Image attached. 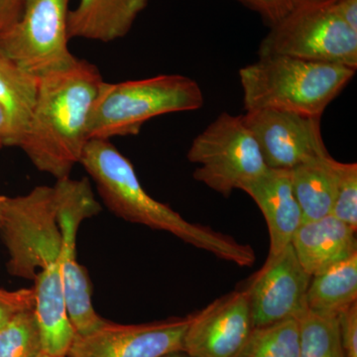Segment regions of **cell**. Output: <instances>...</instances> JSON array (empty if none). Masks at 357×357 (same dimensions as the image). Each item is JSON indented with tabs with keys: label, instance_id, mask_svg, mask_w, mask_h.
<instances>
[{
	"label": "cell",
	"instance_id": "cell-21",
	"mask_svg": "<svg viewBox=\"0 0 357 357\" xmlns=\"http://www.w3.org/2000/svg\"><path fill=\"white\" fill-rule=\"evenodd\" d=\"M299 357H344L340 344L337 317L307 311L299 319Z\"/></svg>",
	"mask_w": 357,
	"mask_h": 357
},
{
	"label": "cell",
	"instance_id": "cell-5",
	"mask_svg": "<svg viewBox=\"0 0 357 357\" xmlns=\"http://www.w3.org/2000/svg\"><path fill=\"white\" fill-rule=\"evenodd\" d=\"M204 102L199 84L182 75H159L115 84L103 81L89 115V140L138 135L142 126L155 117L194 112Z\"/></svg>",
	"mask_w": 357,
	"mask_h": 357
},
{
	"label": "cell",
	"instance_id": "cell-25",
	"mask_svg": "<svg viewBox=\"0 0 357 357\" xmlns=\"http://www.w3.org/2000/svg\"><path fill=\"white\" fill-rule=\"evenodd\" d=\"M344 357H357V303L337 316Z\"/></svg>",
	"mask_w": 357,
	"mask_h": 357
},
{
	"label": "cell",
	"instance_id": "cell-3",
	"mask_svg": "<svg viewBox=\"0 0 357 357\" xmlns=\"http://www.w3.org/2000/svg\"><path fill=\"white\" fill-rule=\"evenodd\" d=\"M79 164L95 182L103 204L116 217L168 232L237 266L255 264V252L249 244L206 225L188 222L168 204L150 196L141 185L132 163L110 140H89Z\"/></svg>",
	"mask_w": 357,
	"mask_h": 357
},
{
	"label": "cell",
	"instance_id": "cell-14",
	"mask_svg": "<svg viewBox=\"0 0 357 357\" xmlns=\"http://www.w3.org/2000/svg\"><path fill=\"white\" fill-rule=\"evenodd\" d=\"M241 191L255 202L266 220L270 236L268 257L279 255L292 243L294 234L303 222L290 170L268 168Z\"/></svg>",
	"mask_w": 357,
	"mask_h": 357
},
{
	"label": "cell",
	"instance_id": "cell-30",
	"mask_svg": "<svg viewBox=\"0 0 357 357\" xmlns=\"http://www.w3.org/2000/svg\"><path fill=\"white\" fill-rule=\"evenodd\" d=\"M162 357H191L188 356L187 354H185L184 351H178V352H173V354H167V356H164Z\"/></svg>",
	"mask_w": 357,
	"mask_h": 357
},
{
	"label": "cell",
	"instance_id": "cell-24",
	"mask_svg": "<svg viewBox=\"0 0 357 357\" xmlns=\"http://www.w3.org/2000/svg\"><path fill=\"white\" fill-rule=\"evenodd\" d=\"M33 288L9 291L0 288V328L18 312L34 310Z\"/></svg>",
	"mask_w": 357,
	"mask_h": 357
},
{
	"label": "cell",
	"instance_id": "cell-12",
	"mask_svg": "<svg viewBox=\"0 0 357 357\" xmlns=\"http://www.w3.org/2000/svg\"><path fill=\"white\" fill-rule=\"evenodd\" d=\"M312 276L305 271L292 244L267 257L245 290L253 328L299 319L307 311V292Z\"/></svg>",
	"mask_w": 357,
	"mask_h": 357
},
{
	"label": "cell",
	"instance_id": "cell-9",
	"mask_svg": "<svg viewBox=\"0 0 357 357\" xmlns=\"http://www.w3.org/2000/svg\"><path fill=\"white\" fill-rule=\"evenodd\" d=\"M70 0H24L20 17L0 32V51L35 77L66 69L77 57L69 49Z\"/></svg>",
	"mask_w": 357,
	"mask_h": 357
},
{
	"label": "cell",
	"instance_id": "cell-11",
	"mask_svg": "<svg viewBox=\"0 0 357 357\" xmlns=\"http://www.w3.org/2000/svg\"><path fill=\"white\" fill-rule=\"evenodd\" d=\"M243 117L268 168L292 170L304 162L331 155L321 135V116L256 109Z\"/></svg>",
	"mask_w": 357,
	"mask_h": 357
},
{
	"label": "cell",
	"instance_id": "cell-22",
	"mask_svg": "<svg viewBox=\"0 0 357 357\" xmlns=\"http://www.w3.org/2000/svg\"><path fill=\"white\" fill-rule=\"evenodd\" d=\"M41 352L34 310L18 312L0 328V357H37Z\"/></svg>",
	"mask_w": 357,
	"mask_h": 357
},
{
	"label": "cell",
	"instance_id": "cell-15",
	"mask_svg": "<svg viewBox=\"0 0 357 357\" xmlns=\"http://www.w3.org/2000/svg\"><path fill=\"white\" fill-rule=\"evenodd\" d=\"M291 244L301 265L312 277L357 253L356 230L328 215L301 223Z\"/></svg>",
	"mask_w": 357,
	"mask_h": 357
},
{
	"label": "cell",
	"instance_id": "cell-23",
	"mask_svg": "<svg viewBox=\"0 0 357 357\" xmlns=\"http://www.w3.org/2000/svg\"><path fill=\"white\" fill-rule=\"evenodd\" d=\"M357 230V164L335 163V189L332 213Z\"/></svg>",
	"mask_w": 357,
	"mask_h": 357
},
{
	"label": "cell",
	"instance_id": "cell-26",
	"mask_svg": "<svg viewBox=\"0 0 357 357\" xmlns=\"http://www.w3.org/2000/svg\"><path fill=\"white\" fill-rule=\"evenodd\" d=\"M259 14L268 25L272 26L290 10L295 0H236Z\"/></svg>",
	"mask_w": 357,
	"mask_h": 357
},
{
	"label": "cell",
	"instance_id": "cell-27",
	"mask_svg": "<svg viewBox=\"0 0 357 357\" xmlns=\"http://www.w3.org/2000/svg\"><path fill=\"white\" fill-rule=\"evenodd\" d=\"M24 0H0V32L20 17Z\"/></svg>",
	"mask_w": 357,
	"mask_h": 357
},
{
	"label": "cell",
	"instance_id": "cell-19",
	"mask_svg": "<svg viewBox=\"0 0 357 357\" xmlns=\"http://www.w3.org/2000/svg\"><path fill=\"white\" fill-rule=\"evenodd\" d=\"M38 77L27 74L0 51V105L9 123L7 147H18L29 121Z\"/></svg>",
	"mask_w": 357,
	"mask_h": 357
},
{
	"label": "cell",
	"instance_id": "cell-16",
	"mask_svg": "<svg viewBox=\"0 0 357 357\" xmlns=\"http://www.w3.org/2000/svg\"><path fill=\"white\" fill-rule=\"evenodd\" d=\"M150 0H79L70 10V39L109 43L123 38Z\"/></svg>",
	"mask_w": 357,
	"mask_h": 357
},
{
	"label": "cell",
	"instance_id": "cell-18",
	"mask_svg": "<svg viewBox=\"0 0 357 357\" xmlns=\"http://www.w3.org/2000/svg\"><path fill=\"white\" fill-rule=\"evenodd\" d=\"M307 311L337 317L357 303V253L312 277L307 292Z\"/></svg>",
	"mask_w": 357,
	"mask_h": 357
},
{
	"label": "cell",
	"instance_id": "cell-10",
	"mask_svg": "<svg viewBox=\"0 0 357 357\" xmlns=\"http://www.w3.org/2000/svg\"><path fill=\"white\" fill-rule=\"evenodd\" d=\"M191 314L139 325L105 321L93 332L76 335L66 357H162L183 351Z\"/></svg>",
	"mask_w": 357,
	"mask_h": 357
},
{
	"label": "cell",
	"instance_id": "cell-8",
	"mask_svg": "<svg viewBox=\"0 0 357 357\" xmlns=\"http://www.w3.org/2000/svg\"><path fill=\"white\" fill-rule=\"evenodd\" d=\"M57 220L61 230L60 262L66 305L76 335L93 332L105 323L93 305V287L88 271L77 257V236L84 220L98 215L102 206L86 178H59L55 185Z\"/></svg>",
	"mask_w": 357,
	"mask_h": 357
},
{
	"label": "cell",
	"instance_id": "cell-4",
	"mask_svg": "<svg viewBox=\"0 0 357 357\" xmlns=\"http://www.w3.org/2000/svg\"><path fill=\"white\" fill-rule=\"evenodd\" d=\"M356 72L331 63L283 55L259 56L256 62L239 70L244 109L321 117Z\"/></svg>",
	"mask_w": 357,
	"mask_h": 357
},
{
	"label": "cell",
	"instance_id": "cell-29",
	"mask_svg": "<svg viewBox=\"0 0 357 357\" xmlns=\"http://www.w3.org/2000/svg\"><path fill=\"white\" fill-rule=\"evenodd\" d=\"M9 138L8 117L6 109L0 105V149L7 147Z\"/></svg>",
	"mask_w": 357,
	"mask_h": 357
},
{
	"label": "cell",
	"instance_id": "cell-7",
	"mask_svg": "<svg viewBox=\"0 0 357 357\" xmlns=\"http://www.w3.org/2000/svg\"><path fill=\"white\" fill-rule=\"evenodd\" d=\"M187 159L197 164L192 177L229 198L234 190L266 172L268 167L243 115L222 112L192 140Z\"/></svg>",
	"mask_w": 357,
	"mask_h": 357
},
{
	"label": "cell",
	"instance_id": "cell-13",
	"mask_svg": "<svg viewBox=\"0 0 357 357\" xmlns=\"http://www.w3.org/2000/svg\"><path fill=\"white\" fill-rule=\"evenodd\" d=\"M253 330L245 289L191 314L183 351L191 357H236Z\"/></svg>",
	"mask_w": 357,
	"mask_h": 357
},
{
	"label": "cell",
	"instance_id": "cell-2",
	"mask_svg": "<svg viewBox=\"0 0 357 357\" xmlns=\"http://www.w3.org/2000/svg\"><path fill=\"white\" fill-rule=\"evenodd\" d=\"M103 83L96 65L77 59L38 77L36 98L20 148L40 172L59 180L79 163L91 107Z\"/></svg>",
	"mask_w": 357,
	"mask_h": 357
},
{
	"label": "cell",
	"instance_id": "cell-17",
	"mask_svg": "<svg viewBox=\"0 0 357 357\" xmlns=\"http://www.w3.org/2000/svg\"><path fill=\"white\" fill-rule=\"evenodd\" d=\"M335 163L331 155L310 160L290 170L303 222L331 215L335 189Z\"/></svg>",
	"mask_w": 357,
	"mask_h": 357
},
{
	"label": "cell",
	"instance_id": "cell-32",
	"mask_svg": "<svg viewBox=\"0 0 357 357\" xmlns=\"http://www.w3.org/2000/svg\"><path fill=\"white\" fill-rule=\"evenodd\" d=\"M37 357H66V356H50V354H44V352H41V354H39Z\"/></svg>",
	"mask_w": 357,
	"mask_h": 357
},
{
	"label": "cell",
	"instance_id": "cell-6",
	"mask_svg": "<svg viewBox=\"0 0 357 357\" xmlns=\"http://www.w3.org/2000/svg\"><path fill=\"white\" fill-rule=\"evenodd\" d=\"M270 27L259 56H289L357 70V31L340 16L333 0H295Z\"/></svg>",
	"mask_w": 357,
	"mask_h": 357
},
{
	"label": "cell",
	"instance_id": "cell-28",
	"mask_svg": "<svg viewBox=\"0 0 357 357\" xmlns=\"http://www.w3.org/2000/svg\"><path fill=\"white\" fill-rule=\"evenodd\" d=\"M333 3L345 22L357 31V0H333Z\"/></svg>",
	"mask_w": 357,
	"mask_h": 357
},
{
	"label": "cell",
	"instance_id": "cell-1",
	"mask_svg": "<svg viewBox=\"0 0 357 357\" xmlns=\"http://www.w3.org/2000/svg\"><path fill=\"white\" fill-rule=\"evenodd\" d=\"M0 236L8 252V273L34 283L42 351L65 356L76 332L68 314L59 262L62 236L54 185H38L22 196H6Z\"/></svg>",
	"mask_w": 357,
	"mask_h": 357
},
{
	"label": "cell",
	"instance_id": "cell-20",
	"mask_svg": "<svg viewBox=\"0 0 357 357\" xmlns=\"http://www.w3.org/2000/svg\"><path fill=\"white\" fill-rule=\"evenodd\" d=\"M299 319L255 328L236 357H299Z\"/></svg>",
	"mask_w": 357,
	"mask_h": 357
},
{
	"label": "cell",
	"instance_id": "cell-31",
	"mask_svg": "<svg viewBox=\"0 0 357 357\" xmlns=\"http://www.w3.org/2000/svg\"><path fill=\"white\" fill-rule=\"evenodd\" d=\"M4 199H6V196H3V195H0V218H1V211L2 206H3Z\"/></svg>",
	"mask_w": 357,
	"mask_h": 357
}]
</instances>
